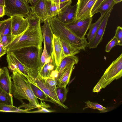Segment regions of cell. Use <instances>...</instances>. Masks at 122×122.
I'll list each match as a JSON object with an SVG mask.
<instances>
[{
    "instance_id": "d6a6232c",
    "label": "cell",
    "mask_w": 122,
    "mask_h": 122,
    "mask_svg": "<svg viewBox=\"0 0 122 122\" xmlns=\"http://www.w3.org/2000/svg\"><path fill=\"white\" fill-rule=\"evenodd\" d=\"M43 41V52L42 53L41 57V69L44 66L45 64L46 60L47 58L49 57L46 49L45 42L44 40Z\"/></svg>"
},
{
    "instance_id": "d590c367",
    "label": "cell",
    "mask_w": 122,
    "mask_h": 122,
    "mask_svg": "<svg viewBox=\"0 0 122 122\" xmlns=\"http://www.w3.org/2000/svg\"><path fill=\"white\" fill-rule=\"evenodd\" d=\"M55 111L50 110L46 109V107L41 106L40 108L37 110L29 112V113H50L55 112Z\"/></svg>"
},
{
    "instance_id": "bcb514c9",
    "label": "cell",
    "mask_w": 122,
    "mask_h": 122,
    "mask_svg": "<svg viewBox=\"0 0 122 122\" xmlns=\"http://www.w3.org/2000/svg\"><path fill=\"white\" fill-rule=\"evenodd\" d=\"M3 71V69L2 68H0V76L1 73Z\"/></svg>"
},
{
    "instance_id": "7dc6e473",
    "label": "cell",
    "mask_w": 122,
    "mask_h": 122,
    "mask_svg": "<svg viewBox=\"0 0 122 122\" xmlns=\"http://www.w3.org/2000/svg\"><path fill=\"white\" fill-rule=\"evenodd\" d=\"M27 2H28V0H25Z\"/></svg>"
},
{
    "instance_id": "74e56055",
    "label": "cell",
    "mask_w": 122,
    "mask_h": 122,
    "mask_svg": "<svg viewBox=\"0 0 122 122\" xmlns=\"http://www.w3.org/2000/svg\"><path fill=\"white\" fill-rule=\"evenodd\" d=\"M58 72L55 69L52 71L48 77L57 79L58 76Z\"/></svg>"
},
{
    "instance_id": "ac0fdd59",
    "label": "cell",
    "mask_w": 122,
    "mask_h": 122,
    "mask_svg": "<svg viewBox=\"0 0 122 122\" xmlns=\"http://www.w3.org/2000/svg\"><path fill=\"white\" fill-rule=\"evenodd\" d=\"M74 65L70 64L64 70L60 77L57 80V86L66 87L69 82Z\"/></svg>"
},
{
    "instance_id": "c3c4849f",
    "label": "cell",
    "mask_w": 122,
    "mask_h": 122,
    "mask_svg": "<svg viewBox=\"0 0 122 122\" xmlns=\"http://www.w3.org/2000/svg\"><path fill=\"white\" fill-rule=\"evenodd\" d=\"M1 21H0V22H1Z\"/></svg>"
},
{
    "instance_id": "7a4b0ae2",
    "label": "cell",
    "mask_w": 122,
    "mask_h": 122,
    "mask_svg": "<svg viewBox=\"0 0 122 122\" xmlns=\"http://www.w3.org/2000/svg\"><path fill=\"white\" fill-rule=\"evenodd\" d=\"M9 52L13 54L25 67L29 76L27 78L28 80H33L39 75L41 69L42 47H24Z\"/></svg>"
},
{
    "instance_id": "6da1fadb",
    "label": "cell",
    "mask_w": 122,
    "mask_h": 122,
    "mask_svg": "<svg viewBox=\"0 0 122 122\" xmlns=\"http://www.w3.org/2000/svg\"><path fill=\"white\" fill-rule=\"evenodd\" d=\"M12 71L11 94L22 103L18 108L30 110L40 108L41 106L33 93L28 80L17 70Z\"/></svg>"
},
{
    "instance_id": "52a82bcc",
    "label": "cell",
    "mask_w": 122,
    "mask_h": 122,
    "mask_svg": "<svg viewBox=\"0 0 122 122\" xmlns=\"http://www.w3.org/2000/svg\"><path fill=\"white\" fill-rule=\"evenodd\" d=\"M92 20V17L75 20L72 22L67 24L69 29L74 34L81 38L85 37Z\"/></svg>"
},
{
    "instance_id": "2e32d148",
    "label": "cell",
    "mask_w": 122,
    "mask_h": 122,
    "mask_svg": "<svg viewBox=\"0 0 122 122\" xmlns=\"http://www.w3.org/2000/svg\"><path fill=\"white\" fill-rule=\"evenodd\" d=\"M52 46L55 62L57 66L64 57L60 39L54 34L53 36Z\"/></svg>"
},
{
    "instance_id": "e0dca14e",
    "label": "cell",
    "mask_w": 122,
    "mask_h": 122,
    "mask_svg": "<svg viewBox=\"0 0 122 122\" xmlns=\"http://www.w3.org/2000/svg\"><path fill=\"white\" fill-rule=\"evenodd\" d=\"M2 69L3 71L0 76V88L8 94L12 95L11 76L7 67Z\"/></svg>"
},
{
    "instance_id": "ab89813d",
    "label": "cell",
    "mask_w": 122,
    "mask_h": 122,
    "mask_svg": "<svg viewBox=\"0 0 122 122\" xmlns=\"http://www.w3.org/2000/svg\"><path fill=\"white\" fill-rule=\"evenodd\" d=\"M5 15L4 6L0 5V18L3 17Z\"/></svg>"
},
{
    "instance_id": "f546056e",
    "label": "cell",
    "mask_w": 122,
    "mask_h": 122,
    "mask_svg": "<svg viewBox=\"0 0 122 122\" xmlns=\"http://www.w3.org/2000/svg\"><path fill=\"white\" fill-rule=\"evenodd\" d=\"M1 43L3 46L6 48L13 39L12 35H5L0 34Z\"/></svg>"
},
{
    "instance_id": "8d00e7d4",
    "label": "cell",
    "mask_w": 122,
    "mask_h": 122,
    "mask_svg": "<svg viewBox=\"0 0 122 122\" xmlns=\"http://www.w3.org/2000/svg\"><path fill=\"white\" fill-rule=\"evenodd\" d=\"M7 53L6 48L4 47L1 44L0 37V58Z\"/></svg>"
},
{
    "instance_id": "cb8c5ba5",
    "label": "cell",
    "mask_w": 122,
    "mask_h": 122,
    "mask_svg": "<svg viewBox=\"0 0 122 122\" xmlns=\"http://www.w3.org/2000/svg\"><path fill=\"white\" fill-rule=\"evenodd\" d=\"M115 4L114 0H105L97 9L96 13L99 12L101 14H105L113 9V7Z\"/></svg>"
},
{
    "instance_id": "ba28073f",
    "label": "cell",
    "mask_w": 122,
    "mask_h": 122,
    "mask_svg": "<svg viewBox=\"0 0 122 122\" xmlns=\"http://www.w3.org/2000/svg\"><path fill=\"white\" fill-rule=\"evenodd\" d=\"M28 80L41 89L54 103L57 104L59 106L65 109H68L67 106L60 102L58 98L56 91L47 85L46 82L45 78L39 76L35 79Z\"/></svg>"
},
{
    "instance_id": "5bb4252c",
    "label": "cell",
    "mask_w": 122,
    "mask_h": 122,
    "mask_svg": "<svg viewBox=\"0 0 122 122\" xmlns=\"http://www.w3.org/2000/svg\"><path fill=\"white\" fill-rule=\"evenodd\" d=\"M6 60L9 69L12 71L17 70L26 78L29 77L27 71L25 67L11 52H7Z\"/></svg>"
},
{
    "instance_id": "836d02e7",
    "label": "cell",
    "mask_w": 122,
    "mask_h": 122,
    "mask_svg": "<svg viewBox=\"0 0 122 122\" xmlns=\"http://www.w3.org/2000/svg\"><path fill=\"white\" fill-rule=\"evenodd\" d=\"M118 40L119 46L122 45V28L121 27L118 26L114 36Z\"/></svg>"
},
{
    "instance_id": "f35d334b",
    "label": "cell",
    "mask_w": 122,
    "mask_h": 122,
    "mask_svg": "<svg viewBox=\"0 0 122 122\" xmlns=\"http://www.w3.org/2000/svg\"><path fill=\"white\" fill-rule=\"evenodd\" d=\"M102 89V88L101 85L100 83L98 82L93 89V92H100Z\"/></svg>"
},
{
    "instance_id": "277c9868",
    "label": "cell",
    "mask_w": 122,
    "mask_h": 122,
    "mask_svg": "<svg viewBox=\"0 0 122 122\" xmlns=\"http://www.w3.org/2000/svg\"><path fill=\"white\" fill-rule=\"evenodd\" d=\"M49 21L53 34L60 39L68 41L80 51L85 50L87 46L88 42L86 38L79 37L69 29L67 24L61 21L56 16L50 18Z\"/></svg>"
},
{
    "instance_id": "e575fe53",
    "label": "cell",
    "mask_w": 122,
    "mask_h": 122,
    "mask_svg": "<svg viewBox=\"0 0 122 122\" xmlns=\"http://www.w3.org/2000/svg\"><path fill=\"white\" fill-rule=\"evenodd\" d=\"M105 0H97L94 5L90 13L91 17L96 13V12L101 4Z\"/></svg>"
},
{
    "instance_id": "484cf974",
    "label": "cell",
    "mask_w": 122,
    "mask_h": 122,
    "mask_svg": "<svg viewBox=\"0 0 122 122\" xmlns=\"http://www.w3.org/2000/svg\"><path fill=\"white\" fill-rule=\"evenodd\" d=\"M0 34L5 35H11L10 18L1 21L0 23Z\"/></svg>"
},
{
    "instance_id": "30bf717a",
    "label": "cell",
    "mask_w": 122,
    "mask_h": 122,
    "mask_svg": "<svg viewBox=\"0 0 122 122\" xmlns=\"http://www.w3.org/2000/svg\"><path fill=\"white\" fill-rule=\"evenodd\" d=\"M97 0H77L76 20L91 17V12Z\"/></svg>"
},
{
    "instance_id": "7bdbcfd3",
    "label": "cell",
    "mask_w": 122,
    "mask_h": 122,
    "mask_svg": "<svg viewBox=\"0 0 122 122\" xmlns=\"http://www.w3.org/2000/svg\"><path fill=\"white\" fill-rule=\"evenodd\" d=\"M0 5L5 6L4 0H0Z\"/></svg>"
},
{
    "instance_id": "603a6c76",
    "label": "cell",
    "mask_w": 122,
    "mask_h": 122,
    "mask_svg": "<svg viewBox=\"0 0 122 122\" xmlns=\"http://www.w3.org/2000/svg\"><path fill=\"white\" fill-rule=\"evenodd\" d=\"M105 14H101L100 17L96 22L93 23H91V24L89 28V32L88 33L86 34L88 42H91Z\"/></svg>"
},
{
    "instance_id": "b9f144b4",
    "label": "cell",
    "mask_w": 122,
    "mask_h": 122,
    "mask_svg": "<svg viewBox=\"0 0 122 122\" xmlns=\"http://www.w3.org/2000/svg\"><path fill=\"white\" fill-rule=\"evenodd\" d=\"M52 2L57 4L60 3V0H50Z\"/></svg>"
},
{
    "instance_id": "ffe728a7",
    "label": "cell",
    "mask_w": 122,
    "mask_h": 122,
    "mask_svg": "<svg viewBox=\"0 0 122 122\" xmlns=\"http://www.w3.org/2000/svg\"><path fill=\"white\" fill-rule=\"evenodd\" d=\"M78 61V57L75 55L69 56L63 58L56 69L59 72L57 80L60 77L64 70L67 66L72 64H77Z\"/></svg>"
},
{
    "instance_id": "ee69618b",
    "label": "cell",
    "mask_w": 122,
    "mask_h": 122,
    "mask_svg": "<svg viewBox=\"0 0 122 122\" xmlns=\"http://www.w3.org/2000/svg\"><path fill=\"white\" fill-rule=\"evenodd\" d=\"M114 1L116 4L118 3L121 2L122 0H114Z\"/></svg>"
},
{
    "instance_id": "9c48e42d",
    "label": "cell",
    "mask_w": 122,
    "mask_h": 122,
    "mask_svg": "<svg viewBox=\"0 0 122 122\" xmlns=\"http://www.w3.org/2000/svg\"><path fill=\"white\" fill-rule=\"evenodd\" d=\"M24 17L19 15L10 17L11 35L13 39L22 34L29 27L28 21L26 18Z\"/></svg>"
},
{
    "instance_id": "44dd1931",
    "label": "cell",
    "mask_w": 122,
    "mask_h": 122,
    "mask_svg": "<svg viewBox=\"0 0 122 122\" xmlns=\"http://www.w3.org/2000/svg\"><path fill=\"white\" fill-rule=\"evenodd\" d=\"M60 40L64 57L69 56L75 55L80 52V50L76 48L68 41L62 39Z\"/></svg>"
},
{
    "instance_id": "5b68a950",
    "label": "cell",
    "mask_w": 122,
    "mask_h": 122,
    "mask_svg": "<svg viewBox=\"0 0 122 122\" xmlns=\"http://www.w3.org/2000/svg\"><path fill=\"white\" fill-rule=\"evenodd\" d=\"M122 76V53L106 69L99 81L102 88H105L115 80Z\"/></svg>"
},
{
    "instance_id": "7c38bea8",
    "label": "cell",
    "mask_w": 122,
    "mask_h": 122,
    "mask_svg": "<svg viewBox=\"0 0 122 122\" xmlns=\"http://www.w3.org/2000/svg\"><path fill=\"white\" fill-rule=\"evenodd\" d=\"M77 8L76 4L74 6L71 4L63 8L56 17L61 22L67 24L76 20Z\"/></svg>"
},
{
    "instance_id": "3957f363",
    "label": "cell",
    "mask_w": 122,
    "mask_h": 122,
    "mask_svg": "<svg viewBox=\"0 0 122 122\" xmlns=\"http://www.w3.org/2000/svg\"><path fill=\"white\" fill-rule=\"evenodd\" d=\"M40 21L35 27L29 26L21 35L14 38L7 46V52L23 47L35 46L42 47L44 41Z\"/></svg>"
},
{
    "instance_id": "83f0119b",
    "label": "cell",
    "mask_w": 122,
    "mask_h": 122,
    "mask_svg": "<svg viewBox=\"0 0 122 122\" xmlns=\"http://www.w3.org/2000/svg\"><path fill=\"white\" fill-rule=\"evenodd\" d=\"M68 90L66 86H57L56 92L58 98L60 102L63 104L66 101Z\"/></svg>"
},
{
    "instance_id": "f6af8a7d",
    "label": "cell",
    "mask_w": 122,
    "mask_h": 122,
    "mask_svg": "<svg viewBox=\"0 0 122 122\" xmlns=\"http://www.w3.org/2000/svg\"><path fill=\"white\" fill-rule=\"evenodd\" d=\"M69 0H60V3Z\"/></svg>"
},
{
    "instance_id": "d4e9b609",
    "label": "cell",
    "mask_w": 122,
    "mask_h": 122,
    "mask_svg": "<svg viewBox=\"0 0 122 122\" xmlns=\"http://www.w3.org/2000/svg\"><path fill=\"white\" fill-rule=\"evenodd\" d=\"M29 109H22L13 105H10L3 103H0V112L29 113Z\"/></svg>"
},
{
    "instance_id": "d6986e66",
    "label": "cell",
    "mask_w": 122,
    "mask_h": 122,
    "mask_svg": "<svg viewBox=\"0 0 122 122\" xmlns=\"http://www.w3.org/2000/svg\"><path fill=\"white\" fill-rule=\"evenodd\" d=\"M51 56V58L50 61L44 65L39 72V76L43 78L48 77L52 71L56 69L57 67L55 62L53 53Z\"/></svg>"
},
{
    "instance_id": "9a60e30c",
    "label": "cell",
    "mask_w": 122,
    "mask_h": 122,
    "mask_svg": "<svg viewBox=\"0 0 122 122\" xmlns=\"http://www.w3.org/2000/svg\"><path fill=\"white\" fill-rule=\"evenodd\" d=\"M31 13L41 21L44 22L50 18L45 0H39L33 6H30Z\"/></svg>"
},
{
    "instance_id": "60d3db41",
    "label": "cell",
    "mask_w": 122,
    "mask_h": 122,
    "mask_svg": "<svg viewBox=\"0 0 122 122\" xmlns=\"http://www.w3.org/2000/svg\"><path fill=\"white\" fill-rule=\"evenodd\" d=\"M39 0H28V3L30 4L31 6H34Z\"/></svg>"
},
{
    "instance_id": "f1b7e54d",
    "label": "cell",
    "mask_w": 122,
    "mask_h": 122,
    "mask_svg": "<svg viewBox=\"0 0 122 122\" xmlns=\"http://www.w3.org/2000/svg\"><path fill=\"white\" fill-rule=\"evenodd\" d=\"M85 103L86 104L85 107L83 108V110L87 108H90L99 110L101 112H107V108L104 107L102 106L96 102H93L88 101Z\"/></svg>"
},
{
    "instance_id": "4fadbf2b",
    "label": "cell",
    "mask_w": 122,
    "mask_h": 122,
    "mask_svg": "<svg viewBox=\"0 0 122 122\" xmlns=\"http://www.w3.org/2000/svg\"><path fill=\"white\" fill-rule=\"evenodd\" d=\"M50 18H49L44 22L41 29L46 49L49 56H50L53 53L52 40L53 33L50 25Z\"/></svg>"
},
{
    "instance_id": "8992f818",
    "label": "cell",
    "mask_w": 122,
    "mask_h": 122,
    "mask_svg": "<svg viewBox=\"0 0 122 122\" xmlns=\"http://www.w3.org/2000/svg\"><path fill=\"white\" fill-rule=\"evenodd\" d=\"M5 15L10 17L19 15L25 18L31 12L28 3L25 0H4Z\"/></svg>"
},
{
    "instance_id": "1f68e13d",
    "label": "cell",
    "mask_w": 122,
    "mask_h": 122,
    "mask_svg": "<svg viewBox=\"0 0 122 122\" xmlns=\"http://www.w3.org/2000/svg\"><path fill=\"white\" fill-rule=\"evenodd\" d=\"M45 79L47 85L53 90L56 91V88L57 86V79L50 77Z\"/></svg>"
},
{
    "instance_id": "4dcf8cb0",
    "label": "cell",
    "mask_w": 122,
    "mask_h": 122,
    "mask_svg": "<svg viewBox=\"0 0 122 122\" xmlns=\"http://www.w3.org/2000/svg\"><path fill=\"white\" fill-rule=\"evenodd\" d=\"M116 45L119 46V43L117 39L114 36L107 45L105 49L106 51L107 52H109L113 47Z\"/></svg>"
},
{
    "instance_id": "7402d4cb",
    "label": "cell",
    "mask_w": 122,
    "mask_h": 122,
    "mask_svg": "<svg viewBox=\"0 0 122 122\" xmlns=\"http://www.w3.org/2000/svg\"><path fill=\"white\" fill-rule=\"evenodd\" d=\"M30 87L35 96L41 100L49 101L54 103L38 87L29 81Z\"/></svg>"
},
{
    "instance_id": "8fae6325",
    "label": "cell",
    "mask_w": 122,
    "mask_h": 122,
    "mask_svg": "<svg viewBox=\"0 0 122 122\" xmlns=\"http://www.w3.org/2000/svg\"><path fill=\"white\" fill-rule=\"evenodd\" d=\"M112 9L111 10L105 14L91 42H88L87 47L89 49L96 48L102 41L108 18Z\"/></svg>"
},
{
    "instance_id": "4316f807",
    "label": "cell",
    "mask_w": 122,
    "mask_h": 122,
    "mask_svg": "<svg viewBox=\"0 0 122 122\" xmlns=\"http://www.w3.org/2000/svg\"><path fill=\"white\" fill-rule=\"evenodd\" d=\"M0 103L13 105L12 95L8 94L0 88Z\"/></svg>"
}]
</instances>
